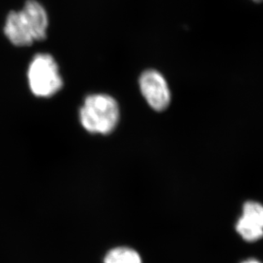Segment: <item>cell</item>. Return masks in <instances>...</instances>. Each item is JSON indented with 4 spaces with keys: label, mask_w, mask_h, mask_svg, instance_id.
<instances>
[{
    "label": "cell",
    "mask_w": 263,
    "mask_h": 263,
    "mask_svg": "<svg viewBox=\"0 0 263 263\" xmlns=\"http://www.w3.org/2000/svg\"><path fill=\"white\" fill-rule=\"evenodd\" d=\"M119 117L117 102L106 94L87 97L80 110L82 127L91 134H110L117 127Z\"/></svg>",
    "instance_id": "1"
},
{
    "label": "cell",
    "mask_w": 263,
    "mask_h": 263,
    "mask_svg": "<svg viewBox=\"0 0 263 263\" xmlns=\"http://www.w3.org/2000/svg\"><path fill=\"white\" fill-rule=\"evenodd\" d=\"M28 77L31 91L36 96H53L63 86L59 66L49 54L34 56L28 68Z\"/></svg>",
    "instance_id": "2"
},
{
    "label": "cell",
    "mask_w": 263,
    "mask_h": 263,
    "mask_svg": "<svg viewBox=\"0 0 263 263\" xmlns=\"http://www.w3.org/2000/svg\"><path fill=\"white\" fill-rule=\"evenodd\" d=\"M142 94L152 109L162 111L167 109L171 100V93L164 77L157 70L144 71L139 78Z\"/></svg>",
    "instance_id": "3"
},
{
    "label": "cell",
    "mask_w": 263,
    "mask_h": 263,
    "mask_svg": "<svg viewBox=\"0 0 263 263\" xmlns=\"http://www.w3.org/2000/svg\"><path fill=\"white\" fill-rule=\"evenodd\" d=\"M21 12L29 25L34 41H44L47 36L49 27V16L46 8L37 0H28Z\"/></svg>",
    "instance_id": "4"
},
{
    "label": "cell",
    "mask_w": 263,
    "mask_h": 263,
    "mask_svg": "<svg viewBox=\"0 0 263 263\" xmlns=\"http://www.w3.org/2000/svg\"><path fill=\"white\" fill-rule=\"evenodd\" d=\"M5 33L9 41L16 46H28L34 42L33 33L20 11H11L7 15Z\"/></svg>",
    "instance_id": "5"
},
{
    "label": "cell",
    "mask_w": 263,
    "mask_h": 263,
    "mask_svg": "<svg viewBox=\"0 0 263 263\" xmlns=\"http://www.w3.org/2000/svg\"><path fill=\"white\" fill-rule=\"evenodd\" d=\"M236 229L238 234L247 242H256L263 237V228L246 220L243 216L238 220Z\"/></svg>",
    "instance_id": "6"
},
{
    "label": "cell",
    "mask_w": 263,
    "mask_h": 263,
    "mask_svg": "<svg viewBox=\"0 0 263 263\" xmlns=\"http://www.w3.org/2000/svg\"><path fill=\"white\" fill-rule=\"evenodd\" d=\"M104 263H142V261L139 254L134 250L116 248L107 254Z\"/></svg>",
    "instance_id": "7"
},
{
    "label": "cell",
    "mask_w": 263,
    "mask_h": 263,
    "mask_svg": "<svg viewBox=\"0 0 263 263\" xmlns=\"http://www.w3.org/2000/svg\"><path fill=\"white\" fill-rule=\"evenodd\" d=\"M243 217L263 228V206L258 202H247L243 205Z\"/></svg>",
    "instance_id": "8"
},
{
    "label": "cell",
    "mask_w": 263,
    "mask_h": 263,
    "mask_svg": "<svg viewBox=\"0 0 263 263\" xmlns=\"http://www.w3.org/2000/svg\"><path fill=\"white\" fill-rule=\"evenodd\" d=\"M241 263H261L260 261H256V260H254V259H251V260H247V261H243V262Z\"/></svg>",
    "instance_id": "9"
},
{
    "label": "cell",
    "mask_w": 263,
    "mask_h": 263,
    "mask_svg": "<svg viewBox=\"0 0 263 263\" xmlns=\"http://www.w3.org/2000/svg\"><path fill=\"white\" fill-rule=\"evenodd\" d=\"M252 1H255V2H262L263 0H252Z\"/></svg>",
    "instance_id": "10"
}]
</instances>
